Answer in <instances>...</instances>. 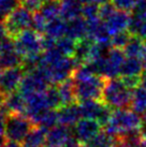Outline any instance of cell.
<instances>
[{"label":"cell","mask_w":146,"mask_h":147,"mask_svg":"<svg viewBox=\"0 0 146 147\" xmlns=\"http://www.w3.org/2000/svg\"><path fill=\"white\" fill-rule=\"evenodd\" d=\"M142 116L132 110H114L109 123L104 126V131L113 138L141 130Z\"/></svg>","instance_id":"obj_1"},{"label":"cell","mask_w":146,"mask_h":147,"mask_svg":"<svg viewBox=\"0 0 146 147\" xmlns=\"http://www.w3.org/2000/svg\"><path fill=\"white\" fill-rule=\"evenodd\" d=\"M132 91L128 88L122 78H105L102 102L112 110H122L131 106Z\"/></svg>","instance_id":"obj_2"},{"label":"cell","mask_w":146,"mask_h":147,"mask_svg":"<svg viewBox=\"0 0 146 147\" xmlns=\"http://www.w3.org/2000/svg\"><path fill=\"white\" fill-rule=\"evenodd\" d=\"M36 125L25 114H8L4 135L10 142L22 144Z\"/></svg>","instance_id":"obj_3"},{"label":"cell","mask_w":146,"mask_h":147,"mask_svg":"<svg viewBox=\"0 0 146 147\" xmlns=\"http://www.w3.org/2000/svg\"><path fill=\"white\" fill-rule=\"evenodd\" d=\"M42 37L33 29H27L14 39L15 49L23 59L41 55L43 51Z\"/></svg>","instance_id":"obj_4"},{"label":"cell","mask_w":146,"mask_h":147,"mask_svg":"<svg viewBox=\"0 0 146 147\" xmlns=\"http://www.w3.org/2000/svg\"><path fill=\"white\" fill-rule=\"evenodd\" d=\"M75 94L78 102L87 100H100L102 101V94L104 89L105 78L100 75H93L91 78L74 82Z\"/></svg>","instance_id":"obj_5"},{"label":"cell","mask_w":146,"mask_h":147,"mask_svg":"<svg viewBox=\"0 0 146 147\" xmlns=\"http://www.w3.org/2000/svg\"><path fill=\"white\" fill-rule=\"evenodd\" d=\"M32 20L33 13L24 8L23 5H20L4 21L9 37L15 39L20 33L29 29L32 25Z\"/></svg>","instance_id":"obj_6"},{"label":"cell","mask_w":146,"mask_h":147,"mask_svg":"<svg viewBox=\"0 0 146 147\" xmlns=\"http://www.w3.org/2000/svg\"><path fill=\"white\" fill-rule=\"evenodd\" d=\"M49 81L41 69H36L31 72L25 73L20 85V92L25 98L34 94L44 92L49 88Z\"/></svg>","instance_id":"obj_7"},{"label":"cell","mask_w":146,"mask_h":147,"mask_svg":"<svg viewBox=\"0 0 146 147\" xmlns=\"http://www.w3.org/2000/svg\"><path fill=\"white\" fill-rule=\"evenodd\" d=\"M49 110H52L49 105V102L45 97V91L41 94H34L26 97V116L32 120V123L36 125L42 115Z\"/></svg>","instance_id":"obj_8"},{"label":"cell","mask_w":146,"mask_h":147,"mask_svg":"<svg viewBox=\"0 0 146 147\" xmlns=\"http://www.w3.org/2000/svg\"><path fill=\"white\" fill-rule=\"evenodd\" d=\"M101 125L95 119L82 118L74 126L73 135L77 142L82 144H87L101 132Z\"/></svg>","instance_id":"obj_9"},{"label":"cell","mask_w":146,"mask_h":147,"mask_svg":"<svg viewBox=\"0 0 146 147\" xmlns=\"http://www.w3.org/2000/svg\"><path fill=\"white\" fill-rule=\"evenodd\" d=\"M25 75V70L23 67H16L12 69L4 70L1 80H0V92L8 96L16 91L20 88L22 80Z\"/></svg>","instance_id":"obj_10"},{"label":"cell","mask_w":146,"mask_h":147,"mask_svg":"<svg viewBox=\"0 0 146 147\" xmlns=\"http://www.w3.org/2000/svg\"><path fill=\"white\" fill-rule=\"evenodd\" d=\"M72 139L74 135L70 128L59 125L47 131L44 147H65Z\"/></svg>","instance_id":"obj_11"},{"label":"cell","mask_w":146,"mask_h":147,"mask_svg":"<svg viewBox=\"0 0 146 147\" xmlns=\"http://www.w3.org/2000/svg\"><path fill=\"white\" fill-rule=\"evenodd\" d=\"M130 16L128 12H124V11H119V10H115L114 13L111 16L104 21L106 29L109 30L111 36H114L116 33L122 32V31H127L129 28L130 24Z\"/></svg>","instance_id":"obj_12"},{"label":"cell","mask_w":146,"mask_h":147,"mask_svg":"<svg viewBox=\"0 0 146 147\" xmlns=\"http://www.w3.org/2000/svg\"><path fill=\"white\" fill-rule=\"evenodd\" d=\"M59 125L65 127H74L82 118L81 111L78 104H70V105L61 106L57 110Z\"/></svg>","instance_id":"obj_13"},{"label":"cell","mask_w":146,"mask_h":147,"mask_svg":"<svg viewBox=\"0 0 146 147\" xmlns=\"http://www.w3.org/2000/svg\"><path fill=\"white\" fill-rule=\"evenodd\" d=\"M3 109L8 114H25L26 98L20 91H14L5 97Z\"/></svg>","instance_id":"obj_14"},{"label":"cell","mask_w":146,"mask_h":147,"mask_svg":"<svg viewBox=\"0 0 146 147\" xmlns=\"http://www.w3.org/2000/svg\"><path fill=\"white\" fill-rule=\"evenodd\" d=\"M67 22V37L72 38L77 42L87 38V22L84 17L80 16Z\"/></svg>","instance_id":"obj_15"},{"label":"cell","mask_w":146,"mask_h":147,"mask_svg":"<svg viewBox=\"0 0 146 147\" xmlns=\"http://www.w3.org/2000/svg\"><path fill=\"white\" fill-rule=\"evenodd\" d=\"M122 51L126 57L143 59L146 54V41L137 36H132Z\"/></svg>","instance_id":"obj_16"},{"label":"cell","mask_w":146,"mask_h":147,"mask_svg":"<svg viewBox=\"0 0 146 147\" xmlns=\"http://www.w3.org/2000/svg\"><path fill=\"white\" fill-rule=\"evenodd\" d=\"M61 17L66 21L82 16L83 5L78 0H59Z\"/></svg>","instance_id":"obj_17"},{"label":"cell","mask_w":146,"mask_h":147,"mask_svg":"<svg viewBox=\"0 0 146 147\" xmlns=\"http://www.w3.org/2000/svg\"><path fill=\"white\" fill-rule=\"evenodd\" d=\"M129 31L132 36L143 39L146 41V14L145 13L133 12V14L130 16Z\"/></svg>","instance_id":"obj_18"},{"label":"cell","mask_w":146,"mask_h":147,"mask_svg":"<svg viewBox=\"0 0 146 147\" xmlns=\"http://www.w3.org/2000/svg\"><path fill=\"white\" fill-rule=\"evenodd\" d=\"M59 94H60L61 103L62 106L74 104L77 102L76 94H75V84L73 80H67L65 82L60 83L57 85Z\"/></svg>","instance_id":"obj_19"},{"label":"cell","mask_w":146,"mask_h":147,"mask_svg":"<svg viewBox=\"0 0 146 147\" xmlns=\"http://www.w3.org/2000/svg\"><path fill=\"white\" fill-rule=\"evenodd\" d=\"M144 73L143 61L139 58L126 57L120 69V78L126 76H142Z\"/></svg>","instance_id":"obj_20"},{"label":"cell","mask_w":146,"mask_h":147,"mask_svg":"<svg viewBox=\"0 0 146 147\" xmlns=\"http://www.w3.org/2000/svg\"><path fill=\"white\" fill-rule=\"evenodd\" d=\"M46 135L47 131L36 126L22 143V147H44L46 143Z\"/></svg>","instance_id":"obj_21"},{"label":"cell","mask_w":146,"mask_h":147,"mask_svg":"<svg viewBox=\"0 0 146 147\" xmlns=\"http://www.w3.org/2000/svg\"><path fill=\"white\" fill-rule=\"evenodd\" d=\"M67 24H68V22L64 20L61 16L57 17L53 21H49L47 23L45 34L51 38H54L56 40L65 37L67 34Z\"/></svg>","instance_id":"obj_22"},{"label":"cell","mask_w":146,"mask_h":147,"mask_svg":"<svg viewBox=\"0 0 146 147\" xmlns=\"http://www.w3.org/2000/svg\"><path fill=\"white\" fill-rule=\"evenodd\" d=\"M131 109L141 116L146 113V87L141 85L132 91Z\"/></svg>","instance_id":"obj_23"},{"label":"cell","mask_w":146,"mask_h":147,"mask_svg":"<svg viewBox=\"0 0 146 147\" xmlns=\"http://www.w3.org/2000/svg\"><path fill=\"white\" fill-rule=\"evenodd\" d=\"M76 46L77 41L73 40L72 38L67 37V36L58 39L56 43V47L59 49V52L64 56H66V57H74L75 51H76Z\"/></svg>","instance_id":"obj_24"},{"label":"cell","mask_w":146,"mask_h":147,"mask_svg":"<svg viewBox=\"0 0 146 147\" xmlns=\"http://www.w3.org/2000/svg\"><path fill=\"white\" fill-rule=\"evenodd\" d=\"M40 13L45 17L47 22L53 21L57 17H60V2L59 0H54L47 3H44L40 10Z\"/></svg>","instance_id":"obj_25"},{"label":"cell","mask_w":146,"mask_h":147,"mask_svg":"<svg viewBox=\"0 0 146 147\" xmlns=\"http://www.w3.org/2000/svg\"><path fill=\"white\" fill-rule=\"evenodd\" d=\"M59 123L58 120V114H57V111L54 110H49L46 113L42 115V117L39 119V121L36 123V126L41 127L45 129L46 131H49L51 129H53Z\"/></svg>","instance_id":"obj_26"},{"label":"cell","mask_w":146,"mask_h":147,"mask_svg":"<svg viewBox=\"0 0 146 147\" xmlns=\"http://www.w3.org/2000/svg\"><path fill=\"white\" fill-rule=\"evenodd\" d=\"M87 147H115V140L107 134L105 131H101L90 142L86 144Z\"/></svg>","instance_id":"obj_27"},{"label":"cell","mask_w":146,"mask_h":147,"mask_svg":"<svg viewBox=\"0 0 146 147\" xmlns=\"http://www.w3.org/2000/svg\"><path fill=\"white\" fill-rule=\"evenodd\" d=\"M22 4V0H0V22H4Z\"/></svg>","instance_id":"obj_28"},{"label":"cell","mask_w":146,"mask_h":147,"mask_svg":"<svg viewBox=\"0 0 146 147\" xmlns=\"http://www.w3.org/2000/svg\"><path fill=\"white\" fill-rule=\"evenodd\" d=\"M45 97H46L49 105L52 110L53 109H57L58 110V109H60L61 106H62L60 94H59L57 86H49V88L45 90Z\"/></svg>","instance_id":"obj_29"},{"label":"cell","mask_w":146,"mask_h":147,"mask_svg":"<svg viewBox=\"0 0 146 147\" xmlns=\"http://www.w3.org/2000/svg\"><path fill=\"white\" fill-rule=\"evenodd\" d=\"M132 37V34L127 30V31H122V32L116 33L112 36V40H111V46L114 49H124L125 46L128 44L130 39Z\"/></svg>","instance_id":"obj_30"},{"label":"cell","mask_w":146,"mask_h":147,"mask_svg":"<svg viewBox=\"0 0 146 147\" xmlns=\"http://www.w3.org/2000/svg\"><path fill=\"white\" fill-rule=\"evenodd\" d=\"M47 23L49 22L45 20V17L39 11V12L33 14V20H32L31 27H32V29L34 31L40 33L41 36H44L45 31H46V27H47Z\"/></svg>","instance_id":"obj_31"},{"label":"cell","mask_w":146,"mask_h":147,"mask_svg":"<svg viewBox=\"0 0 146 147\" xmlns=\"http://www.w3.org/2000/svg\"><path fill=\"white\" fill-rule=\"evenodd\" d=\"M139 0H111L116 10L124 11V12H130L134 11Z\"/></svg>","instance_id":"obj_32"},{"label":"cell","mask_w":146,"mask_h":147,"mask_svg":"<svg viewBox=\"0 0 146 147\" xmlns=\"http://www.w3.org/2000/svg\"><path fill=\"white\" fill-rule=\"evenodd\" d=\"M99 8H100V5L95 3L84 4L83 11H82V16L85 20H93L96 17H99Z\"/></svg>","instance_id":"obj_33"},{"label":"cell","mask_w":146,"mask_h":147,"mask_svg":"<svg viewBox=\"0 0 146 147\" xmlns=\"http://www.w3.org/2000/svg\"><path fill=\"white\" fill-rule=\"evenodd\" d=\"M43 2L41 0H22V4L24 8H26L27 10H29L31 13H36L39 12L43 5Z\"/></svg>","instance_id":"obj_34"},{"label":"cell","mask_w":146,"mask_h":147,"mask_svg":"<svg viewBox=\"0 0 146 147\" xmlns=\"http://www.w3.org/2000/svg\"><path fill=\"white\" fill-rule=\"evenodd\" d=\"M8 113L3 107L0 109V134H3L5 131V123H7Z\"/></svg>","instance_id":"obj_35"},{"label":"cell","mask_w":146,"mask_h":147,"mask_svg":"<svg viewBox=\"0 0 146 147\" xmlns=\"http://www.w3.org/2000/svg\"><path fill=\"white\" fill-rule=\"evenodd\" d=\"M133 12L145 13L146 14V0H139Z\"/></svg>","instance_id":"obj_36"},{"label":"cell","mask_w":146,"mask_h":147,"mask_svg":"<svg viewBox=\"0 0 146 147\" xmlns=\"http://www.w3.org/2000/svg\"><path fill=\"white\" fill-rule=\"evenodd\" d=\"M8 37V30L4 25V22H0V41H3L4 39H7Z\"/></svg>","instance_id":"obj_37"},{"label":"cell","mask_w":146,"mask_h":147,"mask_svg":"<svg viewBox=\"0 0 146 147\" xmlns=\"http://www.w3.org/2000/svg\"><path fill=\"white\" fill-rule=\"evenodd\" d=\"M65 147H87V146L84 145V144L80 143V142H77L76 140H75V138H74V139L71 140V141H70L69 143L67 144Z\"/></svg>","instance_id":"obj_38"},{"label":"cell","mask_w":146,"mask_h":147,"mask_svg":"<svg viewBox=\"0 0 146 147\" xmlns=\"http://www.w3.org/2000/svg\"><path fill=\"white\" fill-rule=\"evenodd\" d=\"M9 142V140L7 139V136L3 134H0V147H4Z\"/></svg>","instance_id":"obj_39"},{"label":"cell","mask_w":146,"mask_h":147,"mask_svg":"<svg viewBox=\"0 0 146 147\" xmlns=\"http://www.w3.org/2000/svg\"><path fill=\"white\" fill-rule=\"evenodd\" d=\"M4 147H22V144L15 143V142H10V141H9Z\"/></svg>","instance_id":"obj_40"},{"label":"cell","mask_w":146,"mask_h":147,"mask_svg":"<svg viewBox=\"0 0 146 147\" xmlns=\"http://www.w3.org/2000/svg\"><path fill=\"white\" fill-rule=\"evenodd\" d=\"M141 85L146 87V72L142 74V83H141Z\"/></svg>","instance_id":"obj_41"},{"label":"cell","mask_w":146,"mask_h":147,"mask_svg":"<svg viewBox=\"0 0 146 147\" xmlns=\"http://www.w3.org/2000/svg\"><path fill=\"white\" fill-rule=\"evenodd\" d=\"M142 61H143V67H144V72H146V54H145V56L143 57Z\"/></svg>","instance_id":"obj_42"},{"label":"cell","mask_w":146,"mask_h":147,"mask_svg":"<svg viewBox=\"0 0 146 147\" xmlns=\"http://www.w3.org/2000/svg\"><path fill=\"white\" fill-rule=\"evenodd\" d=\"M43 3H47V2H51V1H54V0H41Z\"/></svg>","instance_id":"obj_43"},{"label":"cell","mask_w":146,"mask_h":147,"mask_svg":"<svg viewBox=\"0 0 146 147\" xmlns=\"http://www.w3.org/2000/svg\"><path fill=\"white\" fill-rule=\"evenodd\" d=\"M2 73H3V72H2V69L0 68V80H1V76H2Z\"/></svg>","instance_id":"obj_44"},{"label":"cell","mask_w":146,"mask_h":147,"mask_svg":"<svg viewBox=\"0 0 146 147\" xmlns=\"http://www.w3.org/2000/svg\"><path fill=\"white\" fill-rule=\"evenodd\" d=\"M1 42L2 41H0V52H1Z\"/></svg>","instance_id":"obj_45"}]
</instances>
